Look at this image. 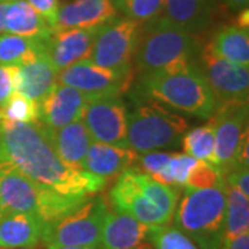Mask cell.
Instances as JSON below:
<instances>
[{"instance_id": "5b68a950", "label": "cell", "mask_w": 249, "mask_h": 249, "mask_svg": "<svg viewBox=\"0 0 249 249\" xmlns=\"http://www.w3.org/2000/svg\"><path fill=\"white\" fill-rule=\"evenodd\" d=\"M201 53L196 34L157 17L144 22L134 55L140 76L196 62Z\"/></svg>"}, {"instance_id": "5bb4252c", "label": "cell", "mask_w": 249, "mask_h": 249, "mask_svg": "<svg viewBox=\"0 0 249 249\" xmlns=\"http://www.w3.org/2000/svg\"><path fill=\"white\" fill-rule=\"evenodd\" d=\"M90 98L75 88L57 83L39 103L42 124L50 130H58L82 119Z\"/></svg>"}, {"instance_id": "ee69618b", "label": "cell", "mask_w": 249, "mask_h": 249, "mask_svg": "<svg viewBox=\"0 0 249 249\" xmlns=\"http://www.w3.org/2000/svg\"><path fill=\"white\" fill-rule=\"evenodd\" d=\"M137 249H140V248H137Z\"/></svg>"}, {"instance_id": "b9f144b4", "label": "cell", "mask_w": 249, "mask_h": 249, "mask_svg": "<svg viewBox=\"0 0 249 249\" xmlns=\"http://www.w3.org/2000/svg\"><path fill=\"white\" fill-rule=\"evenodd\" d=\"M140 249H154V248H152L151 245H145V244H144V245L140 247Z\"/></svg>"}, {"instance_id": "83f0119b", "label": "cell", "mask_w": 249, "mask_h": 249, "mask_svg": "<svg viewBox=\"0 0 249 249\" xmlns=\"http://www.w3.org/2000/svg\"><path fill=\"white\" fill-rule=\"evenodd\" d=\"M39 103L19 94L17 91H14L11 97L6 101V104L0 107V121L36 124L39 122Z\"/></svg>"}, {"instance_id": "836d02e7", "label": "cell", "mask_w": 249, "mask_h": 249, "mask_svg": "<svg viewBox=\"0 0 249 249\" xmlns=\"http://www.w3.org/2000/svg\"><path fill=\"white\" fill-rule=\"evenodd\" d=\"M224 183L226 186L234 187L244 196H249V169L242 166H234L224 170Z\"/></svg>"}, {"instance_id": "e0dca14e", "label": "cell", "mask_w": 249, "mask_h": 249, "mask_svg": "<svg viewBox=\"0 0 249 249\" xmlns=\"http://www.w3.org/2000/svg\"><path fill=\"white\" fill-rule=\"evenodd\" d=\"M150 227L124 212L108 211L101 230L103 249H137L148 237Z\"/></svg>"}, {"instance_id": "60d3db41", "label": "cell", "mask_w": 249, "mask_h": 249, "mask_svg": "<svg viewBox=\"0 0 249 249\" xmlns=\"http://www.w3.org/2000/svg\"><path fill=\"white\" fill-rule=\"evenodd\" d=\"M50 249H103L100 245L94 247H60V248H50Z\"/></svg>"}, {"instance_id": "484cf974", "label": "cell", "mask_w": 249, "mask_h": 249, "mask_svg": "<svg viewBox=\"0 0 249 249\" xmlns=\"http://www.w3.org/2000/svg\"><path fill=\"white\" fill-rule=\"evenodd\" d=\"M249 232V196L234 187L226 186L224 244ZM226 249V248H224Z\"/></svg>"}, {"instance_id": "ac0fdd59", "label": "cell", "mask_w": 249, "mask_h": 249, "mask_svg": "<svg viewBox=\"0 0 249 249\" xmlns=\"http://www.w3.org/2000/svg\"><path fill=\"white\" fill-rule=\"evenodd\" d=\"M58 71L47 53L32 61L18 65L16 73V91L40 103L46 94L58 83Z\"/></svg>"}, {"instance_id": "4316f807", "label": "cell", "mask_w": 249, "mask_h": 249, "mask_svg": "<svg viewBox=\"0 0 249 249\" xmlns=\"http://www.w3.org/2000/svg\"><path fill=\"white\" fill-rule=\"evenodd\" d=\"M183 150L196 160L211 162L214 150V121L209 118V122L201 127L188 130L181 139Z\"/></svg>"}, {"instance_id": "277c9868", "label": "cell", "mask_w": 249, "mask_h": 249, "mask_svg": "<svg viewBox=\"0 0 249 249\" xmlns=\"http://www.w3.org/2000/svg\"><path fill=\"white\" fill-rule=\"evenodd\" d=\"M88 198L90 196L58 194L28 178L11 163L0 162V216L31 213L49 223L68 213Z\"/></svg>"}, {"instance_id": "9a60e30c", "label": "cell", "mask_w": 249, "mask_h": 249, "mask_svg": "<svg viewBox=\"0 0 249 249\" xmlns=\"http://www.w3.org/2000/svg\"><path fill=\"white\" fill-rule=\"evenodd\" d=\"M100 29L101 27L54 31L46 40V50L57 71L60 72L83 60H89Z\"/></svg>"}, {"instance_id": "4fadbf2b", "label": "cell", "mask_w": 249, "mask_h": 249, "mask_svg": "<svg viewBox=\"0 0 249 249\" xmlns=\"http://www.w3.org/2000/svg\"><path fill=\"white\" fill-rule=\"evenodd\" d=\"M82 121L89 130L93 142L129 147V114L126 106L119 97L100 98L89 101L85 107Z\"/></svg>"}, {"instance_id": "1f68e13d", "label": "cell", "mask_w": 249, "mask_h": 249, "mask_svg": "<svg viewBox=\"0 0 249 249\" xmlns=\"http://www.w3.org/2000/svg\"><path fill=\"white\" fill-rule=\"evenodd\" d=\"M224 175L222 169L212 165L211 162L196 160L190 172L186 181L187 190H201L212 187L224 186Z\"/></svg>"}, {"instance_id": "7bdbcfd3", "label": "cell", "mask_w": 249, "mask_h": 249, "mask_svg": "<svg viewBox=\"0 0 249 249\" xmlns=\"http://www.w3.org/2000/svg\"><path fill=\"white\" fill-rule=\"evenodd\" d=\"M1 1H7V0H0V3H1Z\"/></svg>"}, {"instance_id": "30bf717a", "label": "cell", "mask_w": 249, "mask_h": 249, "mask_svg": "<svg viewBox=\"0 0 249 249\" xmlns=\"http://www.w3.org/2000/svg\"><path fill=\"white\" fill-rule=\"evenodd\" d=\"M58 83L75 88L93 100L121 97L130 89L133 70H109L91 64L89 60L76 62L58 72Z\"/></svg>"}, {"instance_id": "e575fe53", "label": "cell", "mask_w": 249, "mask_h": 249, "mask_svg": "<svg viewBox=\"0 0 249 249\" xmlns=\"http://www.w3.org/2000/svg\"><path fill=\"white\" fill-rule=\"evenodd\" d=\"M16 73L17 67L0 65V107H3L16 91Z\"/></svg>"}, {"instance_id": "d6986e66", "label": "cell", "mask_w": 249, "mask_h": 249, "mask_svg": "<svg viewBox=\"0 0 249 249\" xmlns=\"http://www.w3.org/2000/svg\"><path fill=\"white\" fill-rule=\"evenodd\" d=\"M139 154L130 147L93 142L83 162V169L108 180L119 176L137 162Z\"/></svg>"}, {"instance_id": "52a82bcc", "label": "cell", "mask_w": 249, "mask_h": 249, "mask_svg": "<svg viewBox=\"0 0 249 249\" xmlns=\"http://www.w3.org/2000/svg\"><path fill=\"white\" fill-rule=\"evenodd\" d=\"M187 130L188 122L183 116L150 101L129 115L127 145L137 154L176 148Z\"/></svg>"}, {"instance_id": "603a6c76", "label": "cell", "mask_w": 249, "mask_h": 249, "mask_svg": "<svg viewBox=\"0 0 249 249\" xmlns=\"http://www.w3.org/2000/svg\"><path fill=\"white\" fill-rule=\"evenodd\" d=\"M163 18L172 24L198 34L211 21L209 0H163Z\"/></svg>"}, {"instance_id": "2e32d148", "label": "cell", "mask_w": 249, "mask_h": 249, "mask_svg": "<svg viewBox=\"0 0 249 249\" xmlns=\"http://www.w3.org/2000/svg\"><path fill=\"white\" fill-rule=\"evenodd\" d=\"M116 14L112 0H75L60 7L54 31L103 27L115 19Z\"/></svg>"}, {"instance_id": "9c48e42d", "label": "cell", "mask_w": 249, "mask_h": 249, "mask_svg": "<svg viewBox=\"0 0 249 249\" xmlns=\"http://www.w3.org/2000/svg\"><path fill=\"white\" fill-rule=\"evenodd\" d=\"M142 24L130 18L112 19L98 31L89 61L109 70H133Z\"/></svg>"}, {"instance_id": "f546056e", "label": "cell", "mask_w": 249, "mask_h": 249, "mask_svg": "<svg viewBox=\"0 0 249 249\" xmlns=\"http://www.w3.org/2000/svg\"><path fill=\"white\" fill-rule=\"evenodd\" d=\"M147 241L154 249H199L180 230L168 224L150 227Z\"/></svg>"}, {"instance_id": "f35d334b", "label": "cell", "mask_w": 249, "mask_h": 249, "mask_svg": "<svg viewBox=\"0 0 249 249\" xmlns=\"http://www.w3.org/2000/svg\"><path fill=\"white\" fill-rule=\"evenodd\" d=\"M231 10H242L248 7L249 0H223Z\"/></svg>"}, {"instance_id": "ab89813d", "label": "cell", "mask_w": 249, "mask_h": 249, "mask_svg": "<svg viewBox=\"0 0 249 249\" xmlns=\"http://www.w3.org/2000/svg\"><path fill=\"white\" fill-rule=\"evenodd\" d=\"M248 7H245V9L241 10V14L238 17V27L248 29Z\"/></svg>"}, {"instance_id": "7402d4cb", "label": "cell", "mask_w": 249, "mask_h": 249, "mask_svg": "<svg viewBox=\"0 0 249 249\" xmlns=\"http://www.w3.org/2000/svg\"><path fill=\"white\" fill-rule=\"evenodd\" d=\"M54 29L25 0H9L6 11V34L47 40Z\"/></svg>"}, {"instance_id": "7c38bea8", "label": "cell", "mask_w": 249, "mask_h": 249, "mask_svg": "<svg viewBox=\"0 0 249 249\" xmlns=\"http://www.w3.org/2000/svg\"><path fill=\"white\" fill-rule=\"evenodd\" d=\"M204 75L220 104L245 103L249 97L248 65H238L214 55L208 46L201 50Z\"/></svg>"}, {"instance_id": "cb8c5ba5", "label": "cell", "mask_w": 249, "mask_h": 249, "mask_svg": "<svg viewBox=\"0 0 249 249\" xmlns=\"http://www.w3.org/2000/svg\"><path fill=\"white\" fill-rule=\"evenodd\" d=\"M206 46L223 60L238 65H249V32L245 28L237 25L222 28Z\"/></svg>"}, {"instance_id": "d6a6232c", "label": "cell", "mask_w": 249, "mask_h": 249, "mask_svg": "<svg viewBox=\"0 0 249 249\" xmlns=\"http://www.w3.org/2000/svg\"><path fill=\"white\" fill-rule=\"evenodd\" d=\"M172 154L169 152H160V151H151L144 152L140 157H137V160L144 170V173L147 175H155L160 173V170L166 166V163L169 162Z\"/></svg>"}, {"instance_id": "8fae6325", "label": "cell", "mask_w": 249, "mask_h": 249, "mask_svg": "<svg viewBox=\"0 0 249 249\" xmlns=\"http://www.w3.org/2000/svg\"><path fill=\"white\" fill-rule=\"evenodd\" d=\"M214 121V150L212 165L219 169H230L235 165L241 147L248 139V104L229 103L216 107Z\"/></svg>"}, {"instance_id": "6da1fadb", "label": "cell", "mask_w": 249, "mask_h": 249, "mask_svg": "<svg viewBox=\"0 0 249 249\" xmlns=\"http://www.w3.org/2000/svg\"><path fill=\"white\" fill-rule=\"evenodd\" d=\"M0 162L16 166L28 178L62 196H90L108 180L65 165L54 150L50 130L42 124L0 121Z\"/></svg>"}, {"instance_id": "4dcf8cb0", "label": "cell", "mask_w": 249, "mask_h": 249, "mask_svg": "<svg viewBox=\"0 0 249 249\" xmlns=\"http://www.w3.org/2000/svg\"><path fill=\"white\" fill-rule=\"evenodd\" d=\"M112 3L116 11L142 24L160 17L163 6V0H112Z\"/></svg>"}, {"instance_id": "d590c367", "label": "cell", "mask_w": 249, "mask_h": 249, "mask_svg": "<svg viewBox=\"0 0 249 249\" xmlns=\"http://www.w3.org/2000/svg\"><path fill=\"white\" fill-rule=\"evenodd\" d=\"M25 1L45 18L50 27L53 29L55 28L58 11H60L58 0H25Z\"/></svg>"}, {"instance_id": "44dd1931", "label": "cell", "mask_w": 249, "mask_h": 249, "mask_svg": "<svg viewBox=\"0 0 249 249\" xmlns=\"http://www.w3.org/2000/svg\"><path fill=\"white\" fill-rule=\"evenodd\" d=\"M50 137L54 150L65 165L73 169H83V162L93 139L82 119L58 130H50Z\"/></svg>"}, {"instance_id": "f1b7e54d", "label": "cell", "mask_w": 249, "mask_h": 249, "mask_svg": "<svg viewBox=\"0 0 249 249\" xmlns=\"http://www.w3.org/2000/svg\"><path fill=\"white\" fill-rule=\"evenodd\" d=\"M196 162V158L188 154H172L166 166L151 178L165 186L186 187L187 178Z\"/></svg>"}, {"instance_id": "74e56055", "label": "cell", "mask_w": 249, "mask_h": 249, "mask_svg": "<svg viewBox=\"0 0 249 249\" xmlns=\"http://www.w3.org/2000/svg\"><path fill=\"white\" fill-rule=\"evenodd\" d=\"M7 6H9V0L0 3V34H6V11H7Z\"/></svg>"}, {"instance_id": "8992f818", "label": "cell", "mask_w": 249, "mask_h": 249, "mask_svg": "<svg viewBox=\"0 0 249 249\" xmlns=\"http://www.w3.org/2000/svg\"><path fill=\"white\" fill-rule=\"evenodd\" d=\"M226 184L187 190L176 206L175 226L199 249H224Z\"/></svg>"}, {"instance_id": "f6af8a7d", "label": "cell", "mask_w": 249, "mask_h": 249, "mask_svg": "<svg viewBox=\"0 0 249 249\" xmlns=\"http://www.w3.org/2000/svg\"><path fill=\"white\" fill-rule=\"evenodd\" d=\"M0 217H1V216H0Z\"/></svg>"}, {"instance_id": "7a4b0ae2", "label": "cell", "mask_w": 249, "mask_h": 249, "mask_svg": "<svg viewBox=\"0 0 249 249\" xmlns=\"http://www.w3.org/2000/svg\"><path fill=\"white\" fill-rule=\"evenodd\" d=\"M139 86L145 97L202 119H209L217 107V100L196 62L140 76Z\"/></svg>"}, {"instance_id": "ffe728a7", "label": "cell", "mask_w": 249, "mask_h": 249, "mask_svg": "<svg viewBox=\"0 0 249 249\" xmlns=\"http://www.w3.org/2000/svg\"><path fill=\"white\" fill-rule=\"evenodd\" d=\"M46 223L31 213L0 217V249H34L43 237Z\"/></svg>"}, {"instance_id": "8d00e7d4", "label": "cell", "mask_w": 249, "mask_h": 249, "mask_svg": "<svg viewBox=\"0 0 249 249\" xmlns=\"http://www.w3.org/2000/svg\"><path fill=\"white\" fill-rule=\"evenodd\" d=\"M226 249H249V234H242L230 241L226 245Z\"/></svg>"}, {"instance_id": "ba28073f", "label": "cell", "mask_w": 249, "mask_h": 249, "mask_svg": "<svg viewBox=\"0 0 249 249\" xmlns=\"http://www.w3.org/2000/svg\"><path fill=\"white\" fill-rule=\"evenodd\" d=\"M108 211L109 206L103 196L88 198L68 213L46 223L42 241L47 249L100 245Z\"/></svg>"}, {"instance_id": "3957f363", "label": "cell", "mask_w": 249, "mask_h": 249, "mask_svg": "<svg viewBox=\"0 0 249 249\" xmlns=\"http://www.w3.org/2000/svg\"><path fill=\"white\" fill-rule=\"evenodd\" d=\"M178 191L136 168L124 170L109 191L114 209L124 212L148 227L166 226L172 222L176 206Z\"/></svg>"}, {"instance_id": "d4e9b609", "label": "cell", "mask_w": 249, "mask_h": 249, "mask_svg": "<svg viewBox=\"0 0 249 249\" xmlns=\"http://www.w3.org/2000/svg\"><path fill=\"white\" fill-rule=\"evenodd\" d=\"M47 53L46 40L0 34V65L18 67Z\"/></svg>"}]
</instances>
